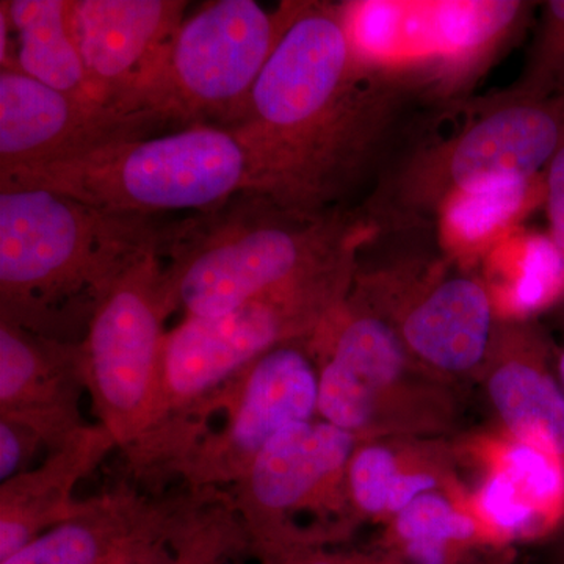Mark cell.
<instances>
[{
  "instance_id": "4",
  "label": "cell",
  "mask_w": 564,
  "mask_h": 564,
  "mask_svg": "<svg viewBox=\"0 0 564 564\" xmlns=\"http://www.w3.org/2000/svg\"><path fill=\"white\" fill-rule=\"evenodd\" d=\"M44 188L118 214L206 212L240 192L267 193L265 163L240 128L198 124L74 161L0 170V192Z\"/></svg>"
},
{
  "instance_id": "19",
  "label": "cell",
  "mask_w": 564,
  "mask_h": 564,
  "mask_svg": "<svg viewBox=\"0 0 564 564\" xmlns=\"http://www.w3.org/2000/svg\"><path fill=\"white\" fill-rule=\"evenodd\" d=\"M347 478L361 521L383 525L422 494H467L458 437L359 441Z\"/></svg>"
},
{
  "instance_id": "33",
  "label": "cell",
  "mask_w": 564,
  "mask_h": 564,
  "mask_svg": "<svg viewBox=\"0 0 564 564\" xmlns=\"http://www.w3.org/2000/svg\"><path fill=\"white\" fill-rule=\"evenodd\" d=\"M170 554H172V551H170ZM170 554L165 556V558L162 560H154V562H140V563H126V564H165L169 562Z\"/></svg>"
},
{
  "instance_id": "31",
  "label": "cell",
  "mask_w": 564,
  "mask_h": 564,
  "mask_svg": "<svg viewBox=\"0 0 564 564\" xmlns=\"http://www.w3.org/2000/svg\"><path fill=\"white\" fill-rule=\"evenodd\" d=\"M551 564H564V530L556 536L554 552H552Z\"/></svg>"
},
{
  "instance_id": "34",
  "label": "cell",
  "mask_w": 564,
  "mask_h": 564,
  "mask_svg": "<svg viewBox=\"0 0 564 564\" xmlns=\"http://www.w3.org/2000/svg\"><path fill=\"white\" fill-rule=\"evenodd\" d=\"M563 317H564V302H563Z\"/></svg>"
},
{
  "instance_id": "30",
  "label": "cell",
  "mask_w": 564,
  "mask_h": 564,
  "mask_svg": "<svg viewBox=\"0 0 564 564\" xmlns=\"http://www.w3.org/2000/svg\"><path fill=\"white\" fill-rule=\"evenodd\" d=\"M544 207L549 236L564 252V140L544 170Z\"/></svg>"
},
{
  "instance_id": "24",
  "label": "cell",
  "mask_w": 564,
  "mask_h": 564,
  "mask_svg": "<svg viewBox=\"0 0 564 564\" xmlns=\"http://www.w3.org/2000/svg\"><path fill=\"white\" fill-rule=\"evenodd\" d=\"M70 2L73 0L0 2V11L10 25L9 69L20 70L54 90L91 98L87 70L70 28Z\"/></svg>"
},
{
  "instance_id": "7",
  "label": "cell",
  "mask_w": 564,
  "mask_h": 564,
  "mask_svg": "<svg viewBox=\"0 0 564 564\" xmlns=\"http://www.w3.org/2000/svg\"><path fill=\"white\" fill-rule=\"evenodd\" d=\"M369 247L377 256L358 259L352 295L423 366L459 384L477 383L500 323L480 274L444 254L434 226L377 228Z\"/></svg>"
},
{
  "instance_id": "27",
  "label": "cell",
  "mask_w": 564,
  "mask_h": 564,
  "mask_svg": "<svg viewBox=\"0 0 564 564\" xmlns=\"http://www.w3.org/2000/svg\"><path fill=\"white\" fill-rule=\"evenodd\" d=\"M243 543L247 532L232 500L207 510L202 507L177 532L165 564H221Z\"/></svg>"
},
{
  "instance_id": "3",
  "label": "cell",
  "mask_w": 564,
  "mask_h": 564,
  "mask_svg": "<svg viewBox=\"0 0 564 564\" xmlns=\"http://www.w3.org/2000/svg\"><path fill=\"white\" fill-rule=\"evenodd\" d=\"M373 231L361 207L306 214L269 193L240 192L170 221L161 252L166 295L184 317H218L321 269Z\"/></svg>"
},
{
  "instance_id": "2",
  "label": "cell",
  "mask_w": 564,
  "mask_h": 564,
  "mask_svg": "<svg viewBox=\"0 0 564 564\" xmlns=\"http://www.w3.org/2000/svg\"><path fill=\"white\" fill-rule=\"evenodd\" d=\"M169 225L44 188L0 192V322L82 343L122 274L162 252Z\"/></svg>"
},
{
  "instance_id": "10",
  "label": "cell",
  "mask_w": 564,
  "mask_h": 564,
  "mask_svg": "<svg viewBox=\"0 0 564 564\" xmlns=\"http://www.w3.org/2000/svg\"><path fill=\"white\" fill-rule=\"evenodd\" d=\"M359 441L323 419L295 423L270 441L234 489L248 544L343 543L362 524L348 489Z\"/></svg>"
},
{
  "instance_id": "5",
  "label": "cell",
  "mask_w": 564,
  "mask_h": 564,
  "mask_svg": "<svg viewBox=\"0 0 564 564\" xmlns=\"http://www.w3.org/2000/svg\"><path fill=\"white\" fill-rule=\"evenodd\" d=\"M436 113L364 203L378 228L434 226L448 196L540 176L564 140V99L519 98L507 90L459 104L458 124L436 131Z\"/></svg>"
},
{
  "instance_id": "28",
  "label": "cell",
  "mask_w": 564,
  "mask_h": 564,
  "mask_svg": "<svg viewBox=\"0 0 564 564\" xmlns=\"http://www.w3.org/2000/svg\"><path fill=\"white\" fill-rule=\"evenodd\" d=\"M261 564H403L378 551H340L302 543L251 545Z\"/></svg>"
},
{
  "instance_id": "8",
  "label": "cell",
  "mask_w": 564,
  "mask_h": 564,
  "mask_svg": "<svg viewBox=\"0 0 564 564\" xmlns=\"http://www.w3.org/2000/svg\"><path fill=\"white\" fill-rule=\"evenodd\" d=\"M362 245L229 313L184 317L166 333L151 422L139 443L172 433L265 352L310 340L347 300Z\"/></svg>"
},
{
  "instance_id": "6",
  "label": "cell",
  "mask_w": 564,
  "mask_h": 564,
  "mask_svg": "<svg viewBox=\"0 0 564 564\" xmlns=\"http://www.w3.org/2000/svg\"><path fill=\"white\" fill-rule=\"evenodd\" d=\"M307 345L318 366L317 414L356 440L467 433L464 384L423 366L351 291Z\"/></svg>"
},
{
  "instance_id": "15",
  "label": "cell",
  "mask_w": 564,
  "mask_h": 564,
  "mask_svg": "<svg viewBox=\"0 0 564 564\" xmlns=\"http://www.w3.org/2000/svg\"><path fill=\"white\" fill-rule=\"evenodd\" d=\"M180 129L158 111L126 113L0 69V170L74 161Z\"/></svg>"
},
{
  "instance_id": "32",
  "label": "cell",
  "mask_w": 564,
  "mask_h": 564,
  "mask_svg": "<svg viewBox=\"0 0 564 564\" xmlns=\"http://www.w3.org/2000/svg\"><path fill=\"white\" fill-rule=\"evenodd\" d=\"M555 366L560 383H562L564 389V347H560V345H555Z\"/></svg>"
},
{
  "instance_id": "14",
  "label": "cell",
  "mask_w": 564,
  "mask_h": 564,
  "mask_svg": "<svg viewBox=\"0 0 564 564\" xmlns=\"http://www.w3.org/2000/svg\"><path fill=\"white\" fill-rule=\"evenodd\" d=\"M187 7L181 0H73L70 28L91 98L126 113L170 117L166 68Z\"/></svg>"
},
{
  "instance_id": "13",
  "label": "cell",
  "mask_w": 564,
  "mask_h": 564,
  "mask_svg": "<svg viewBox=\"0 0 564 564\" xmlns=\"http://www.w3.org/2000/svg\"><path fill=\"white\" fill-rule=\"evenodd\" d=\"M220 429L196 437L173 464L193 491L236 486L263 448L288 426L318 411V366L307 340L265 352L207 400Z\"/></svg>"
},
{
  "instance_id": "29",
  "label": "cell",
  "mask_w": 564,
  "mask_h": 564,
  "mask_svg": "<svg viewBox=\"0 0 564 564\" xmlns=\"http://www.w3.org/2000/svg\"><path fill=\"white\" fill-rule=\"evenodd\" d=\"M40 445L39 437L24 426L0 419V484L25 473Z\"/></svg>"
},
{
  "instance_id": "12",
  "label": "cell",
  "mask_w": 564,
  "mask_h": 564,
  "mask_svg": "<svg viewBox=\"0 0 564 564\" xmlns=\"http://www.w3.org/2000/svg\"><path fill=\"white\" fill-rule=\"evenodd\" d=\"M288 6L215 0L185 18L165 76V110L182 129L239 126L263 66L280 40Z\"/></svg>"
},
{
  "instance_id": "20",
  "label": "cell",
  "mask_w": 564,
  "mask_h": 564,
  "mask_svg": "<svg viewBox=\"0 0 564 564\" xmlns=\"http://www.w3.org/2000/svg\"><path fill=\"white\" fill-rule=\"evenodd\" d=\"M117 441L101 425H85L46 458L0 486V562L74 514L73 491Z\"/></svg>"
},
{
  "instance_id": "9",
  "label": "cell",
  "mask_w": 564,
  "mask_h": 564,
  "mask_svg": "<svg viewBox=\"0 0 564 564\" xmlns=\"http://www.w3.org/2000/svg\"><path fill=\"white\" fill-rule=\"evenodd\" d=\"M536 2H343L352 54L381 76L406 82L434 101L455 104L521 39Z\"/></svg>"
},
{
  "instance_id": "21",
  "label": "cell",
  "mask_w": 564,
  "mask_h": 564,
  "mask_svg": "<svg viewBox=\"0 0 564 564\" xmlns=\"http://www.w3.org/2000/svg\"><path fill=\"white\" fill-rule=\"evenodd\" d=\"M375 551L403 564H511L514 551L496 543L475 518L467 494H422L383 525Z\"/></svg>"
},
{
  "instance_id": "17",
  "label": "cell",
  "mask_w": 564,
  "mask_h": 564,
  "mask_svg": "<svg viewBox=\"0 0 564 564\" xmlns=\"http://www.w3.org/2000/svg\"><path fill=\"white\" fill-rule=\"evenodd\" d=\"M555 345L534 321L500 322L477 384L497 432L564 454V389Z\"/></svg>"
},
{
  "instance_id": "18",
  "label": "cell",
  "mask_w": 564,
  "mask_h": 564,
  "mask_svg": "<svg viewBox=\"0 0 564 564\" xmlns=\"http://www.w3.org/2000/svg\"><path fill=\"white\" fill-rule=\"evenodd\" d=\"M84 391L80 343L0 322V419L24 426L51 452L87 425Z\"/></svg>"
},
{
  "instance_id": "22",
  "label": "cell",
  "mask_w": 564,
  "mask_h": 564,
  "mask_svg": "<svg viewBox=\"0 0 564 564\" xmlns=\"http://www.w3.org/2000/svg\"><path fill=\"white\" fill-rule=\"evenodd\" d=\"M544 204V173L448 196L434 218L437 243L463 269L477 272L485 256Z\"/></svg>"
},
{
  "instance_id": "1",
  "label": "cell",
  "mask_w": 564,
  "mask_h": 564,
  "mask_svg": "<svg viewBox=\"0 0 564 564\" xmlns=\"http://www.w3.org/2000/svg\"><path fill=\"white\" fill-rule=\"evenodd\" d=\"M285 6L284 29L237 128L261 152L278 202L306 214L356 209L413 137L425 104L358 62L343 2Z\"/></svg>"
},
{
  "instance_id": "23",
  "label": "cell",
  "mask_w": 564,
  "mask_h": 564,
  "mask_svg": "<svg viewBox=\"0 0 564 564\" xmlns=\"http://www.w3.org/2000/svg\"><path fill=\"white\" fill-rule=\"evenodd\" d=\"M478 267L500 322L534 321L564 302V252L549 232L521 226L497 243Z\"/></svg>"
},
{
  "instance_id": "26",
  "label": "cell",
  "mask_w": 564,
  "mask_h": 564,
  "mask_svg": "<svg viewBox=\"0 0 564 564\" xmlns=\"http://www.w3.org/2000/svg\"><path fill=\"white\" fill-rule=\"evenodd\" d=\"M507 91L538 101L564 99V0L540 3L521 76Z\"/></svg>"
},
{
  "instance_id": "16",
  "label": "cell",
  "mask_w": 564,
  "mask_h": 564,
  "mask_svg": "<svg viewBox=\"0 0 564 564\" xmlns=\"http://www.w3.org/2000/svg\"><path fill=\"white\" fill-rule=\"evenodd\" d=\"M195 497L151 502L132 489H115L79 502L70 518L0 564H126L165 558L182 525L203 507Z\"/></svg>"
},
{
  "instance_id": "25",
  "label": "cell",
  "mask_w": 564,
  "mask_h": 564,
  "mask_svg": "<svg viewBox=\"0 0 564 564\" xmlns=\"http://www.w3.org/2000/svg\"><path fill=\"white\" fill-rule=\"evenodd\" d=\"M467 454L491 464L507 478L516 499L533 518L540 541L564 530V454L543 445L522 443L497 432L464 433Z\"/></svg>"
},
{
  "instance_id": "11",
  "label": "cell",
  "mask_w": 564,
  "mask_h": 564,
  "mask_svg": "<svg viewBox=\"0 0 564 564\" xmlns=\"http://www.w3.org/2000/svg\"><path fill=\"white\" fill-rule=\"evenodd\" d=\"M161 252L122 274L96 307L82 339V361L93 411L117 441L131 448L150 426L173 314Z\"/></svg>"
}]
</instances>
